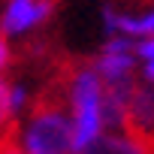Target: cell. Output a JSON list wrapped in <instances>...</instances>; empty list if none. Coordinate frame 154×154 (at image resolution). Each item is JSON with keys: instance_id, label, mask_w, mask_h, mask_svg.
Wrapping results in <instances>:
<instances>
[{"instance_id": "5", "label": "cell", "mask_w": 154, "mask_h": 154, "mask_svg": "<svg viewBox=\"0 0 154 154\" xmlns=\"http://www.w3.org/2000/svg\"><path fill=\"white\" fill-rule=\"evenodd\" d=\"M79 154H151V151L130 133H100Z\"/></svg>"}, {"instance_id": "7", "label": "cell", "mask_w": 154, "mask_h": 154, "mask_svg": "<svg viewBox=\"0 0 154 154\" xmlns=\"http://www.w3.org/2000/svg\"><path fill=\"white\" fill-rule=\"evenodd\" d=\"M12 118H15V106H12V85L0 79V136H3V133L12 127Z\"/></svg>"}, {"instance_id": "4", "label": "cell", "mask_w": 154, "mask_h": 154, "mask_svg": "<svg viewBox=\"0 0 154 154\" xmlns=\"http://www.w3.org/2000/svg\"><path fill=\"white\" fill-rule=\"evenodd\" d=\"M94 72L103 82L133 75V48H130V42L127 39H109L103 45L100 57L94 60Z\"/></svg>"}, {"instance_id": "10", "label": "cell", "mask_w": 154, "mask_h": 154, "mask_svg": "<svg viewBox=\"0 0 154 154\" xmlns=\"http://www.w3.org/2000/svg\"><path fill=\"white\" fill-rule=\"evenodd\" d=\"M6 60H9V48H6V42H3V36H0V69L6 66Z\"/></svg>"}, {"instance_id": "1", "label": "cell", "mask_w": 154, "mask_h": 154, "mask_svg": "<svg viewBox=\"0 0 154 154\" xmlns=\"http://www.w3.org/2000/svg\"><path fill=\"white\" fill-rule=\"evenodd\" d=\"M66 66L36 97L30 118L18 133L24 154H75L72 118H69V100H66Z\"/></svg>"}, {"instance_id": "11", "label": "cell", "mask_w": 154, "mask_h": 154, "mask_svg": "<svg viewBox=\"0 0 154 154\" xmlns=\"http://www.w3.org/2000/svg\"><path fill=\"white\" fill-rule=\"evenodd\" d=\"M145 79L154 85V60H148V69H145Z\"/></svg>"}, {"instance_id": "8", "label": "cell", "mask_w": 154, "mask_h": 154, "mask_svg": "<svg viewBox=\"0 0 154 154\" xmlns=\"http://www.w3.org/2000/svg\"><path fill=\"white\" fill-rule=\"evenodd\" d=\"M0 154H24L21 151V142H18V127L15 124L0 136Z\"/></svg>"}, {"instance_id": "6", "label": "cell", "mask_w": 154, "mask_h": 154, "mask_svg": "<svg viewBox=\"0 0 154 154\" xmlns=\"http://www.w3.org/2000/svg\"><path fill=\"white\" fill-rule=\"evenodd\" d=\"M103 21H106V30H109V33L154 36V12H151V15H142V18H133V15H118V12L106 9V12H103Z\"/></svg>"}, {"instance_id": "9", "label": "cell", "mask_w": 154, "mask_h": 154, "mask_svg": "<svg viewBox=\"0 0 154 154\" xmlns=\"http://www.w3.org/2000/svg\"><path fill=\"white\" fill-rule=\"evenodd\" d=\"M139 54H142L145 60H154V36H151V39H145V42L139 45Z\"/></svg>"}, {"instance_id": "3", "label": "cell", "mask_w": 154, "mask_h": 154, "mask_svg": "<svg viewBox=\"0 0 154 154\" xmlns=\"http://www.w3.org/2000/svg\"><path fill=\"white\" fill-rule=\"evenodd\" d=\"M51 15V0H9L3 12V33L15 36L36 24H42Z\"/></svg>"}, {"instance_id": "2", "label": "cell", "mask_w": 154, "mask_h": 154, "mask_svg": "<svg viewBox=\"0 0 154 154\" xmlns=\"http://www.w3.org/2000/svg\"><path fill=\"white\" fill-rule=\"evenodd\" d=\"M66 100H69V118H72V145L79 154L94 136H100L103 127V79L94 72V66L69 63L66 66Z\"/></svg>"}]
</instances>
